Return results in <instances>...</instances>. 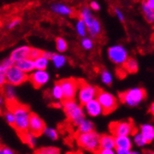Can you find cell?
Masks as SVG:
<instances>
[{
	"instance_id": "6da1fadb",
	"label": "cell",
	"mask_w": 154,
	"mask_h": 154,
	"mask_svg": "<svg viewBox=\"0 0 154 154\" xmlns=\"http://www.w3.org/2000/svg\"><path fill=\"white\" fill-rule=\"evenodd\" d=\"M7 107L11 109L15 114V125L14 128L16 129L20 136H22L24 133L29 131L30 127V119L32 113L29 107L20 104L18 102L8 103Z\"/></svg>"
},
{
	"instance_id": "7a4b0ae2",
	"label": "cell",
	"mask_w": 154,
	"mask_h": 154,
	"mask_svg": "<svg viewBox=\"0 0 154 154\" xmlns=\"http://www.w3.org/2000/svg\"><path fill=\"white\" fill-rule=\"evenodd\" d=\"M63 110L67 117V119L72 122L76 127L80 125V123L85 119V112L81 104L79 105L75 99L73 100H64L63 102Z\"/></svg>"
},
{
	"instance_id": "3957f363",
	"label": "cell",
	"mask_w": 154,
	"mask_h": 154,
	"mask_svg": "<svg viewBox=\"0 0 154 154\" xmlns=\"http://www.w3.org/2000/svg\"><path fill=\"white\" fill-rule=\"evenodd\" d=\"M101 136L95 131L79 133L76 137V141L79 147L90 152L98 153L100 149Z\"/></svg>"
},
{
	"instance_id": "277c9868",
	"label": "cell",
	"mask_w": 154,
	"mask_h": 154,
	"mask_svg": "<svg viewBox=\"0 0 154 154\" xmlns=\"http://www.w3.org/2000/svg\"><path fill=\"white\" fill-rule=\"evenodd\" d=\"M146 96L147 93L143 88L137 87L120 92L118 94V99L124 104H127L130 107H135L143 102Z\"/></svg>"
},
{
	"instance_id": "5b68a950",
	"label": "cell",
	"mask_w": 154,
	"mask_h": 154,
	"mask_svg": "<svg viewBox=\"0 0 154 154\" xmlns=\"http://www.w3.org/2000/svg\"><path fill=\"white\" fill-rule=\"evenodd\" d=\"M109 130L115 137L134 135V133L137 131L132 120L112 122L109 125Z\"/></svg>"
},
{
	"instance_id": "8992f818",
	"label": "cell",
	"mask_w": 154,
	"mask_h": 154,
	"mask_svg": "<svg viewBox=\"0 0 154 154\" xmlns=\"http://www.w3.org/2000/svg\"><path fill=\"white\" fill-rule=\"evenodd\" d=\"M99 88H97L91 84L86 82L83 79H79V86L78 91V99L81 105H84L89 101L95 99Z\"/></svg>"
},
{
	"instance_id": "52a82bcc",
	"label": "cell",
	"mask_w": 154,
	"mask_h": 154,
	"mask_svg": "<svg viewBox=\"0 0 154 154\" xmlns=\"http://www.w3.org/2000/svg\"><path fill=\"white\" fill-rule=\"evenodd\" d=\"M97 100L100 102L103 109V114L108 115L113 113L114 111L117 108V99L116 97L108 91H103L99 89V91L97 93Z\"/></svg>"
},
{
	"instance_id": "ba28073f",
	"label": "cell",
	"mask_w": 154,
	"mask_h": 154,
	"mask_svg": "<svg viewBox=\"0 0 154 154\" xmlns=\"http://www.w3.org/2000/svg\"><path fill=\"white\" fill-rule=\"evenodd\" d=\"M62 87L65 100H73L76 98L79 86V79L73 78L63 79L58 81Z\"/></svg>"
},
{
	"instance_id": "9c48e42d",
	"label": "cell",
	"mask_w": 154,
	"mask_h": 154,
	"mask_svg": "<svg viewBox=\"0 0 154 154\" xmlns=\"http://www.w3.org/2000/svg\"><path fill=\"white\" fill-rule=\"evenodd\" d=\"M108 57L114 64L117 66H123L128 58V53L124 46L116 45L108 48Z\"/></svg>"
},
{
	"instance_id": "30bf717a",
	"label": "cell",
	"mask_w": 154,
	"mask_h": 154,
	"mask_svg": "<svg viewBox=\"0 0 154 154\" xmlns=\"http://www.w3.org/2000/svg\"><path fill=\"white\" fill-rule=\"evenodd\" d=\"M29 80V74L22 71L16 65L9 67L7 70V82L12 85L20 86Z\"/></svg>"
},
{
	"instance_id": "8fae6325",
	"label": "cell",
	"mask_w": 154,
	"mask_h": 154,
	"mask_svg": "<svg viewBox=\"0 0 154 154\" xmlns=\"http://www.w3.org/2000/svg\"><path fill=\"white\" fill-rule=\"evenodd\" d=\"M50 80V75L46 69H34L29 74V81L36 89L45 86Z\"/></svg>"
},
{
	"instance_id": "7c38bea8",
	"label": "cell",
	"mask_w": 154,
	"mask_h": 154,
	"mask_svg": "<svg viewBox=\"0 0 154 154\" xmlns=\"http://www.w3.org/2000/svg\"><path fill=\"white\" fill-rule=\"evenodd\" d=\"M45 128H46V125H45V121L42 119L38 115L32 113L31 119H30L29 130L31 132H32L34 135H36L37 137H39V136L44 134Z\"/></svg>"
},
{
	"instance_id": "4fadbf2b",
	"label": "cell",
	"mask_w": 154,
	"mask_h": 154,
	"mask_svg": "<svg viewBox=\"0 0 154 154\" xmlns=\"http://www.w3.org/2000/svg\"><path fill=\"white\" fill-rule=\"evenodd\" d=\"M83 106H84V110H85V112L90 116L96 117V116H99L102 114H103V109L100 102L97 100V98L89 101Z\"/></svg>"
},
{
	"instance_id": "5bb4252c",
	"label": "cell",
	"mask_w": 154,
	"mask_h": 154,
	"mask_svg": "<svg viewBox=\"0 0 154 154\" xmlns=\"http://www.w3.org/2000/svg\"><path fill=\"white\" fill-rule=\"evenodd\" d=\"M51 10L57 15L66 17H71L75 13V10L72 8L62 3H53L51 5Z\"/></svg>"
},
{
	"instance_id": "9a60e30c",
	"label": "cell",
	"mask_w": 154,
	"mask_h": 154,
	"mask_svg": "<svg viewBox=\"0 0 154 154\" xmlns=\"http://www.w3.org/2000/svg\"><path fill=\"white\" fill-rule=\"evenodd\" d=\"M31 47L28 45H22L19 46L17 48L14 49L11 54H10V57L14 61H20L21 59L27 58L30 57V53H31Z\"/></svg>"
},
{
	"instance_id": "2e32d148",
	"label": "cell",
	"mask_w": 154,
	"mask_h": 154,
	"mask_svg": "<svg viewBox=\"0 0 154 154\" xmlns=\"http://www.w3.org/2000/svg\"><path fill=\"white\" fill-rule=\"evenodd\" d=\"M1 92L5 96L8 103H14L17 102V91L16 86L7 82L5 85L1 88Z\"/></svg>"
},
{
	"instance_id": "e0dca14e",
	"label": "cell",
	"mask_w": 154,
	"mask_h": 154,
	"mask_svg": "<svg viewBox=\"0 0 154 154\" xmlns=\"http://www.w3.org/2000/svg\"><path fill=\"white\" fill-rule=\"evenodd\" d=\"M19 68H20L22 71L26 72V73H31L32 72L34 69H35V65H34V60L30 58V57H27L24 59H21L20 61H17L15 64Z\"/></svg>"
},
{
	"instance_id": "ac0fdd59",
	"label": "cell",
	"mask_w": 154,
	"mask_h": 154,
	"mask_svg": "<svg viewBox=\"0 0 154 154\" xmlns=\"http://www.w3.org/2000/svg\"><path fill=\"white\" fill-rule=\"evenodd\" d=\"M101 149H116V137L114 135H103L100 137Z\"/></svg>"
},
{
	"instance_id": "d6986e66",
	"label": "cell",
	"mask_w": 154,
	"mask_h": 154,
	"mask_svg": "<svg viewBox=\"0 0 154 154\" xmlns=\"http://www.w3.org/2000/svg\"><path fill=\"white\" fill-rule=\"evenodd\" d=\"M116 149H132V141L128 136L116 137Z\"/></svg>"
},
{
	"instance_id": "ffe728a7",
	"label": "cell",
	"mask_w": 154,
	"mask_h": 154,
	"mask_svg": "<svg viewBox=\"0 0 154 154\" xmlns=\"http://www.w3.org/2000/svg\"><path fill=\"white\" fill-rule=\"evenodd\" d=\"M140 132L147 139L148 144L154 140V127L150 124H144L140 127Z\"/></svg>"
},
{
	"instance_id": "44dd1931",
	"label": "cell",
	"mask_w": 154,
	"mask_h": 154,
	"mask_svg": "<svg viewBox=\"0 0 154 154\" xmlns=\"http://www.w3.org/2000/svg\"><path fill=\"white\" fill-rule=\"evenodd\" d=\"M51 95H52L53 99L55 100L57 102H63L65 100L64 92H63L62 87L59 82H57L53 86V88L51 90Z\"/></svg>"
},
{
	"instance_id": "7402d4cb",
	"label": "cell",
	"mask_w": 154,
	"mask_h": 154,
	"mask_svg": "<svg viewBox=\"0 0 154 154\" xmlns=\"http://www.w3.org/2000/svg\"><path fill=\"white\" fill-rule=\"evenodd\" d=\"M22 140L29 146L32 149H34L36 144H37V136L34 135L32 132H31L30 130L27 131L26 133H24L22 136H20Z\"/></svg>"
},
{
	"instance_id": "603a6c76",
	"label": "cell",
	"mask_w": 154,
	"mask_h": 154,
	"mask_svg": "<svg viewBox=\"0 0 154 154\" xmlns=\"http://www.w3.org/2000/svg\"><path fill=\"white\" fill-rule=\"evenodd\" d=\"M123 66V69H125V71L130 74H134L138 70V64L135 58H128V60L125 62Z\"/></svg>"
},
{
	"instance_id": "cb8c5ba5",
	"label": "cell",
	"mask_w": 154,
	"mask_h": 154,
	"mask_svg": "<svg viewBox=\"0 0 154 154\" xmlns=\"http://www.w3.org/2000/svg\"><path fill=\"white\" fill-rule=\"evenodd\" d=\"M51 61L55 68L59 69V68H62L66 64L67 59L65 55H63L61 54H54L51 58Z\"/></svg>"
},
{
	"instance_id": "d4e9b609",
	"label": "cell",
	"mask_w": 154,
	"mask_h": 154,
	"mask_svg": "<svg viewBox=\"0 0 154 154\" xmlns=\"http://www.w3.org/2000/svg\"><path fill=\"white\" fill-rule=\"evenodd\" d=\"M94 129V125L90 120L84 119L79 125H78V133H86L93 131Z\"/></svg>"
},
{
	"instance_id": "484cf974",
	"label": "cell",
	"mask_w": 154,
	"mask_h": 154,
	"mask_svg": "<svg viewBox=\"0 0 154 154\" xmlns=\"http://www.w3.org/2000/svg\"><path fill=\"white\" fill-rule=\"evenodd\" d=\"M76 31L77 33L80 36V37H85L88 32V27L87 24L85 23L81 18L78 20V21L76 22Z\"/></svg>"
},
{
	"instance_id": "4316f807",
	"label": "cell",
	"mask_w": 154,
	"mask_h": 154,
	"mask_svg": "<svg viewBox=\"0 0 154 154\" xmlns=\"http://www.w3.org/2000/svg\"><path fill=\"white\" fill-rule=\"evenodd\" d=\"M49 64V59L44 57L43 54L41 57H37L34 59V65H35V69H46Z\"/></svg>"
},
{
	"instance_id": "83f0119b",
	"label": "cell",
	"mask_w": 154,
	"mask_h": 154,
	"mask_svg": "<svg viewBox=\"0 0 154 154\" xmlns=\"http://www.w3.org/2000/svg\"><path fill=\"white\" fill-rule=\"evenodd\" d=\"M133 140H134V143L137 147H144L145 145L148 144L147 139L145 138L143 134L141 132H139V131H137L136 133H134Z\"/></svg>"
},
{
	"instance_id": "f1b7e54d",
	"label": "cell",
	"mask_w": 154,
	"mask_h": 154,
	"mask_svg": "<svg viewBox=\"0 0 154 154\" xmlns=\"http://www.w3.org/2000/svg\"><path fill=\"white\" fill-rule=\"evenodd\" d=\"M3 116H4L6 122L10 125V127L14 128V125H15V114H14V112L8 108L4 111Z\"/></svg>"
},
{
	"instance_id": "f546056e",
	"label": "cell",
	"mask_w": 154,
	"mask_h": 154,
	"mask_svg": "<svg viewBox=\"0 0 154 154\" xmlns=\"http://www.w3.org/2000/svg\"><path fill=\"white\" fill-rule=\"evenodd\" d=\"M141 8H142V11L144 13V16H145L146 20L150 23L154 22V10L149 8L144 2L142 3Z\"/></svg>"
},
{
	"instance_id": "4dcf8cb0",
	"label": "cell",
	"mask_w": 154,
	"mask_h": 154,
	"mask_svg": "<svg viewBox=\"0 0 154 154\" xmlns=\"http://www.w3.org/2000/svg\"><path fill=\"white\" fill-rule=\"evenodd\" d=\"M55 46H57V50L59 53H64L67 50V43L62 37L57 38V40H55Z\"/></svg>"
},
{
	"instance_id": "1f68e13d",
	"label": "cell",
	"mask_w": 154,
	"mask_h": 154,
	"mask_svg": "<svg viewBox=\"0 0 154 154\" xmlns=\"http://www.w3.org/2000/svg\"><path fill=\"white\" fill-rule=\"evenodd\" d=\"M39 154H58L60 153V149L57 147H44L35 151Z\"/></svg>"
},
{
	"instance_id": "d6a6232c",
	"label": "cell",
	"mask_w": 154,
	"mask_h": 154,
	"mask_svg": "<svg viewBox=\"0 0 154 154\" xmlns=\"http://www.w3.org/2000/svg\"><path fill=\"white\" fill-rule=\"evenodd\" d=\"M44 135L46 137H48L49 139H51V140H53V141L57 140V139H58V133H57V130H55L54 128H53L46 127L45 131H44Z\"/></svg>"
},
{
	"instance_id": "836d02e7",
	"label": "cell",
	"mask_w": 154,
	"mask_h": 154,
	"mask_svg": "<svg viewBox=\"0 0 154 154\" xmlns=\"http://www.w3.org/2000/svg\"><path fill=\"white\" fill-rule=\"evenodd\" d=\"M101 79L105 85H111L112 82H113V76H112V74L108 70L103 69L101 72Z\"/></svg>"
},
{
	"instance_id": "e575fe53",
	"label": "cell",
	"mask_w": 154,
	"mask_h": 154,
	"mask_svg": "<svg viewBox=\"0 0 154 154\" xmlns=\"http://www.w3.org/2000/svg\"><path fill=\"white\" fill-rule=\"evenodd\" d=\"M81 46L83 49H85L87 51L91 50L93 48V41L91 38L83 37V39L81 40Z\"/></svg>"
},
{
	"instance_id": "d590c367",
	"label": "cell",
	"mask_w": 154,
	"mask_h": 154,
	"mask_svg": "<svg viewBox=\"0 0 154 154\" xmlns=\"http://www.w3.org/2000/svg\"><path fill=\"white\" fill-rule=\"evenodd\" d=\"M7 70L1 64H0V88H2L7 83Z\"/></svg>"
},
{
	"instance_id": "8d00e7d4",
	"label": "cell",
	"mask_w": 154,
	"mask_h": 154,
	"mask_svg": "<svg viewBox=\"0 0 154 154\" xmlns=\"http://www.w3.org/2000/svg\"><path fill=\"white\" fill-rule=\"evenodd\" d=\"M21 22V20L20 18H15L13 19L12 20H10L8 25H7V29L8 30H13L14 28H16L17 26H19Z\"/></svg>"
},
{
	"instance_id": "74e56055",
	"label": "cell",
	"mask_w": 154,
	"mask_h": 154,
	"mask_svg": "<svg viewBox=\"0 0 154 154\" xmlns=\"http://www.w3.org/2000/svg\"><path fill=\"white\" fill-rule=\"evenodd\" d=\"M0 64H1L5 68L8 69L9 67H11V66H15L16 61H14V60L9 57H7V58L3 59V61H2L1 63H0Z\"/></svg>"
},
{
	"instance_id": "f35d334b",
	"label": "cell",
	"mask_w": 154,
	"mask_h": 154,
	"mask_svg": "<svg viewBox=\"0 0 154 154\" xmlns=\"http://www.w3.org/2000/svg\"><path fill=\"white\" fill-rule=\"evenodd\" d=\"M43 54V51L42 50H40V49H38V48H32L31 49V53H30V58H32V59H36L37 57H41V55Z\"/></svg>"
},
{
	"instance_id": "ab89813d",
	"label": "cell",
	"mask_w": 154,
	"mask_h": 154,
	"mask_svg": "<svg viewBox=\"0 0 154 154\" xmlns=\"http://www.w3.org/2000/svg\"><path fill=\"white\" fill-rule=\"evenodd\" d=\"M8 104V101L5 98V96L3 95L2 92H0V113H2L4 108L6 107V105Z\"/></svg>"
},
{
	"instance_id": "60d3db41",
	"label": "cell",
	"mask_w": 154,
	"mask_h": 154,
	"mask_svg": "<svg viewBox=\"0 0 154 154\" xmlns=\"http://www.w3.org/2000/svg\"><path fill=\"white\" fill-rule=\"evenodd\" d=\"M114 11H115V14H116V16L117 17V19H118L121 22H125V16H124L123 12H122L118 8H115Z\"/></svg>"
},
{
	"instance_id": "b9f144b4",
	"label": "cell",
	"mask_w": 154,
	"mask_h": 154,
	"mask_svg": "<svg viewBox=\"0 0 154 154\" xmlns=\"http://www.w3.org/2000/svg\"><path fill=\"white\" fill-rule=\"evenodd\" d=\"M98 153H101V154H114V153H116V151L114 150V149H99Z\"/></svg>"
},
{
	"instance_id": "7bdbcfd3",
	"label": "cell",
	"mask_w": 154,
	"mask_h": 154,
	"mask_svg": "<svg viewBox=\"0 0 154 154\" xmlns=\"http://www.w3.org/2000/svg\"><path fill=\"white\" fill-rule=\"evenodd\" d=\"M90 7H91V9H93V10H95V11L100 10V8H101L100 4L98 3L97 1H91V4H90Z\"/></svg>"
},
{
	"instance_id": "ee69618b",
	"label": "cell",
	"mask_w": 154,
	"mask_h": 154,
	"mask_svg": "<svg viewBox=\"0 0 154 154\" xmlns=\"http://www.w3.org/2000/svg\"><path fill=\"white\" fill-rule=\"evenodd\" d=\"M116 152L118 154H131L133 151L131 149H116Z\"/></svg>"
},
{
	"instance_id": "f6af8a7d",
	"label": "cell",
	"mask_w": 154,
	"mask_h": 154,
	"mask_svg": "<svg viewBox=\"0 0 154 154\" xmlns=\"http://www.w3.org/2000/svg\"><path fill=\"white\" fill-rule=\"evenodd\" d=\"M14 151L8 147H3L2 149V154H13Z\"/></svg>"
},
{
	"instance_id": "bcb514c9",
	"label": "cell",
	"mask_w": 154,
	"mask_h": 154,
	"mask_svg": "<svg viewBox=\"0 0 154 154\" xmlns=\"http://www.w3.org/2000/svg\"><path fill=\"white\" fill-rule=\"evenodd\" d=\"M144 3L152 10H154V0H145Z\"/></svg>"
},
{
	"instance_id": "7dc6e473",
	"label": "cell",
	"mask_w": 154,
	"mask_h": 154,
	"mask_svg": "<svg viewBox=\"0 0 154 154\" xmlns=\"http://www.w3.org/2000/svg\"><path fill=\"white\" fill-rule=\"evenodd\" d=\"M54 53H52V52H48V51H43V55L44 57H45L46 58H48L49 60H51L52 57H53V54Z\"/></svg>"
},
{
	"instance_id": "c3c4849f",
	"label": "cell",
	"mask_w": 154,
	"mask_h": 154,
	"mask_svg": "<svg viewBox=\"0 0 154 154\" xmlns=\"http://www.w3.org/2000/svg\"><path fill=\"white\" fill-rule=\"evenodd\" d=\"M149 113L152 115V116L154 117V103L150 105V107H149Z\"/></svg>"
},
{
	"instance_id": "681fc988",
	"label": "cell",
	"mask_w": 154,
	"mask_h": 154,
	"mask_svg": "<svg viewBox=\"0 0 154 154\" xmlns=\"http://www.w3.org/2000/svg\"><path fill=\"white\" fill-rule=\"evenodd\" d=\"M2 149H3V147L0 145V154H2Z\"/></svg>"
}]
</instances>
